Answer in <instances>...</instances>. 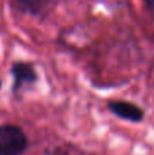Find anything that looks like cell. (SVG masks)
<instances>
[{
	"mask_svg": "<svg viewBox=\"0 0 154 155\" xmlns=\"http://www.w3.org/2000/svg\"><path fill=\"white\" fill-rule=\"evenodd\" d=\"M27 148V137L19 127L0 125V155H22Z\"/></svg>",
	"mask_w": 154,
	"mask_h": 155,
	"instance_id": "obj_1",
	"label": "cell"
},
{
	"mask_svg": "<svg viewBox=\"0 0 154 155\" xmlns=\"http://www.w3.org/2000/svg\"><path fill=\"white\" fill-rule=\"evenodd\" d=\"M108 107L115 116L132 123H139L143 120V110L135 104H131L127 101H111Z\"/></svg>",
	"mask_w": 154,
	"mask_h": 155,
	"instance_id": "obj_2",
	"label": "cell"
},
{
	"mask_svg": "<svg viewBox=\"0 0 154 155\" xmlns=\"http://www.w3.org/2000/svg\"><path fill=\"white\" fill-rule=\"evenodd\" d=\"M11 74H12L14 78V91L19 90L21 87H23L26 84L35 82V79H37L35 70L30 63H22V61L15 63L12 65V68H11Z\"/></svg>",
	"mask_w": 154,
	"mask_h": 155,
	"instance_id": "obj_3",
	"label": "cell"
},
{
	"mask_svg": "<svg viewBox=\"0 0 154 155\" xmlns=\"http://www.w3.org/2000/svg\"><path fill=\"white\" fill-rule=\"evenodd\" d=\"M15 7L23 12L38 14L45 5V0H14Z\"/></svg>",
	"mask_w": 154,
	"mask_h": 155,
	"instance_id": "obj_4",
	"label": "cell"
},
{
	"mask_svg": "<svg viewBox=\"0 0 154 155\" xmlns=\"http://www.w3.org/2000/svg\"><path fill=\"white\" fill-rule=\"evenodd\" d=\"M143 2H145V4L147 5V8L154 11V0H143Z\"/></svg>",
	"mask_w": 154,
	"mask_h": 155,
	"instance_id": "obj_5",
	"label": "cell"
},
{
	"mask_svg": "<svg viewBox=\"0 0 154 155\" xmlns=\"http://www.w3.org/2000/svg\"><path fill=\"white\" fill-rule=\"evenodd\" d=\"M0 86H2V83H0Z\"/></svg>",
	"mask_w": 154,
	"mask_h": 155,
	"instance_id": "obj_6",
	"label": "cell"
}]
</instances>
